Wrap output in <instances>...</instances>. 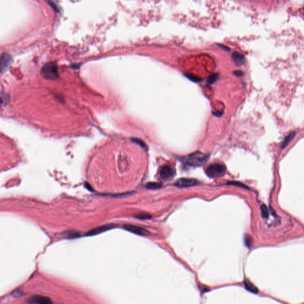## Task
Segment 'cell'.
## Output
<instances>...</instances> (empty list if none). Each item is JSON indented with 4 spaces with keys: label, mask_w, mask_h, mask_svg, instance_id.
I'll use <instances>...</instances> for the list:
<instances>
[{
    "label": "cell",
    "mask_w": 304,
    "mask_h": 304,
    "mask_svg": "<svg viewBox=\"0 0 304 304\" xmlns=\"http://www.w3.org/2000/svg\"><path fill=\"white\" fill-rule=\"evenodd\" d=\"M175 172L174 169L169 166L165 165L162 166L160 170V176L164 180L167 181L172 178L175 175Z\"/></svg>",
    "instance_id": "6"
},
{
    "label": "cell",
    "mask_w": 304,
    "mask_h": 304,
    "mask_svg": "<svg viewBox=\"0 0 304 304\" xmlns=\"http://www.w3.org/2000/svg\"><path fill=\"white\" fill-rule=\"evenodd\" d=\"M232 58L234 62L238 65H241L245 64V57L240 53L235 52L232 55Z\"/></svg>",
    "instance_id": "10"
},
{
    "label": "cell",
    "mask_w": 304,
    "mask_h": 304,
    "mask_svg": "<svg viewBox=\"0 0 304 304\" xmlns=\"http://www.w3.org/2000/svg\"><path fill=\"white\" fill-rule=\"evenodd\" d=\"M218 45L219 46H220L221 48H222L223 49L225 50V51H230V49H229L227 46H224V45H220V44H219V45Z\"/></svg>",
    "instance_id": "23"
},
{
    "label": "cell",
    "mask_w": 304,
    "mask_h": 304,
    "mask_svg": "<svg viewBox=\"0 0 304 304\" xmlns=\"http://www.w3.org/2000/svg\"><path fill=\"white\" fill-rule=\"evenodd\" d=\"M133 141H134L135 143L138 144L140 146H141L143 148H145L146 147V144L141 141V140H138V139H136V138H134L133 139Z\"/></svg>",
    "instance_id": "21"
},
{
    "label": "cell",
    "mask_w": 304,
    "mask_h": 304,
    "mask_svg": "<svg viewBox=\"0 0 304 304\" xmlns=\"http://www.w3.org/2000/svg\"><path fill=\"white\" fill-rule=\"evenodd\" d=\"M198 182L195 179L191 178H180L175 183V186L178 188H187L194 186L198 184Z\"/></svg>",
    "instance_id": "4"
},
{
    "label": "cell",
    "mask_w": 304,
    "mask_h": 304,
    "mask_svg": "<svg viewBox=\"0 0 304 304\" xmlns=\"http://www.w3.org/2000/svg\"><path fill=\"white\" fill-rule=\"evenodd\" d=\"M111 228H112V225H105V226H100L98 227H96V228L91 229L87 232L86 235H88V236L95 235L99 234L100 233H102L103 232L106 231Z\"/></svg>",
    "instance_id": "9"
},
{
    "label": "cell",
    "mask_w": 304,
    "mask_h": 304,
    "mask_svg": "<svg viewBox=\"0 0 304 304\" xmlns=\"http://www.w3.org/2000/svg\"><path fill=\"white\" fill-rule=\"evenodd\" d=\"M227 184H230V185H235V186H238V187H241V188H248V187L247 186H245V185H244L243 184L241 183V182H236V181H232V182H229L227 183Z\"/></svg>",
    "instance_id": "17"
},
{
    "label": "cell",
    "mask_w": 304,
    "mask_h": 304,
    "mask_svg": "<svg viewBox=\"0 0 304 304\" xmlns=\"http://www.w3.org/2000/svg\"><path fill=\"white\" fill-rule=\"evenodd\" d=\"M146 187L150 190H158L162 187V185L158 182H151L147 183L146 185Z\"/></svg>",
    "instance_id": "13"
},
{
    "label": "cell",
    "mask_w": 304,
    "mask_h": 304,
    "mask_svg": "<svg viewBox=\"0 0 304 304\" xmlns=\"http://www.w3.org/2000/svg\"><path fill=\"white\" fill-rule=\"evenodd\" d=\"M136 217L139 219L144 220V219H149L150 218H151V216L150 215H149L147 213H141V214H139L138 216H136Z\"/></svg>",
    "instance_id": "19"
},
{
    "label": "cell",
    "mask_w": 304,
    "mask_h": 304,
    "mask_svg": "<svg viewBox=\"0 0 304 304\" xmlns=\"http://www.w3.org/2000/svg\"><path fill=\"white\" fill-rule=\"evenodd\" d=\"M261 209L262 216L264 218H268L269 213H268V211L267 207L264 204H262L261 207Z\"/></svg>",
    "instance_id": "16"
},
{
    "label": "cell",
    "mask_w": 304,
    "mask_h": 304,
    "mask_svg": "<svg viewBox=\"0 0 304 304\" xmlns=\"http://www.w3.org/2000/svg\"><path fill=\"white\" fill-rule=\"evenodd\" d=\"M233 74L234 75H235L236 76H238V77H241L243 75V72L241 71H238V70H236V71H233Z\"/></svg>",
    "instance_id": "22"
},
{
    "label": "cell",
    "mask_w": 304,
    "mask_h": 304,
    "mask_svg": "<svg viewBox=\"0 0 304 304\" xmlns=\"http://www.w3.org/2000/svg\"><path fill=\"white\" fill-rule=\"evenodd\" d=\"M251 242H252V239L251 238V236H250L249 235H246V236L245 237V243L248 248H250L251 247Z\"/></svg>",
    "instance_id": "20"
},
{
    "label": "cell",
    "mask_w": 304,
    "mask_h": 304,
    "mask_svg": "<svg viewBox=\"0 0 304 304\" xmlns=\"http://www.w3.org/2000/svg\"><path fill=\"white\" fill-rule=\"evenodd\" d=\"M244 285H245V287L246 289L248 290V291L253 292L254 294H257L259 292L258 289L253 283H251L248 280H246L245 281Z\"/></svg>",
    "instance_id": "11"
},
{
    "label": "cell",
    "mask_w": 304,
    "mask_h": 304,
    "mask_svg": "<svg viewBox=\"0 0 304 304\" xmlns=\"http://www.w3.org/2000/svg\"><path fill=\"white\" fill-rule=\"evenodd\" d=\"M9 102L8 97L4 94H0V106H5Z\"/></svg>",
    "instance_id": "15"
},
{
    "label": "cell",
    "mask_w": 304,
    "mask_h": 304,
    "mask_svg": "<svg viewBox=\"0 0 304 304\" xmlns=\"http://www.w3.org/2000/svg\"><path fill=\"white\" fill-rule=\"evenodd\" d=\"M209 158L208 155H206L200 152H194L186 158L185 163L191 166H200L207 162Z\"/></svg>",
    "instance_id": "1"
},
{
    "label": "cell",
    "mask_w": 304,
    "mask_h": 304,
    "mask_svg": "<svg viewBox=\"0 0 304 304\" xmlns=\"http://www.w3.org/2000/svg\"><path fill=\"white\" fill-rule=\"evenodd\" d=\"M187 77L191 80L193 81V82H198L200 81H201V79L200 78L197 77L196 76H194V75H193V74H188L187 75Z\"/></svg>",
    "instance_id": "18"
},
{
    "label": "cell",
    "mask_w": 304,
    "mask_h": 304,
    "mask_svg": "<svg viewBox=\"0 0 304 304\" xmlns=\"http://www.w3.org/2000/svg\"><path fill=\"white\" fill-rule=\"evenodd\" d=\"M226 167L220 164H213L210 165L206 170V175L211 178H216L223 175L226 172Z\"/></svg>",
    "instance_id": "3"
},
{
    "label": "cell",
    "mask_w": 304,
    "mask_h": 304,
    "mask_svg": "<svg viewBox=\"0 0 304 304\" xmlns=\"http://www.w3.org/2000/svg\"><path fill=\"white\" fill-rule=\"evenodd\" d=\"M28 303L31 304H51V300L47 297L40 295H35L28 300Z\"/></svg>",
    "instance_id": "7"
},
{
    "label": "cell",
    "mask_w": 304,
    "mask_h": 304,
    "mask_svg": "<svg viewBox=\"0 0 304 304\" xmlns=\"http://www.w3.org/2000/svg\"><path fill=\"white\" fill-rule=\"evenodd\" d=\"M218 78H219V74L217 73H213L208 77L207 82L209 85H212L217 81Z\"/></svg>",
    "instance_id": "14"
},
{
    "label": "cell",
    "mask_w": 304,
    "mask_h": 304,
    "mask_svg": "<svg viewBox=\"0 0 304 304\" xmlns=\"http://www.w3.org/2000/svg\"><path fill=\"white\" fill-rule=\"evenodd\" d=\"M124 228L126 230L131 232L134 234L138 235L146 236L150 233V232L146 229H144L143 227H139L137 226L126 224V225L124 226Z\"/></svg>",
    "instance_id": "5"
},
{
    "label": "cell",
    "mask_w": 304,
    "mask_h": 304,
    "mask_svg": "<svg viewBox=\"0 0 304 304\" xmlns=\"http://www.w3.org/2000/svg\"><path fill=\"white\" fill-rule=\"evenodd\" d=\"M43 77L48 80H55L58 77L57 65L54 62H48L44 65L41 70Z\"/></svg>",
    "instance_id": "2"
},
{
    "label": "cell",
    "mask_w": 304,
    "mask_h": 304,
    "mask_svg": "<svg viewBox=\"0 0 304 304\" xmlns=\"http://www.w3.org/2000/svg\"><path fill=\"white\" fill-rule=\"evenodd\" d=\"M12 61L11 56L7 54H4L0 57V71H4Z\"/></svg>",
    "instance_id": "8"
},
{
    "label": "cell",
    "mask_w": 304,
    "mask_h": 304,
    "mask_svg": "<svg viewBox=\"0 0 304 304\" xmlns=\"http://www.w3.org/2000/svg\"><path fill=\"white\" fill-rule=\"evenodd\" d=\"M295 132H292L291 134H289L284 140L282 144V149H283L285 148H286L288 145L290 143V142L294 139V138L295 137Z\"/></svg>",
    "instance_id": "12"
}]
</instances>
